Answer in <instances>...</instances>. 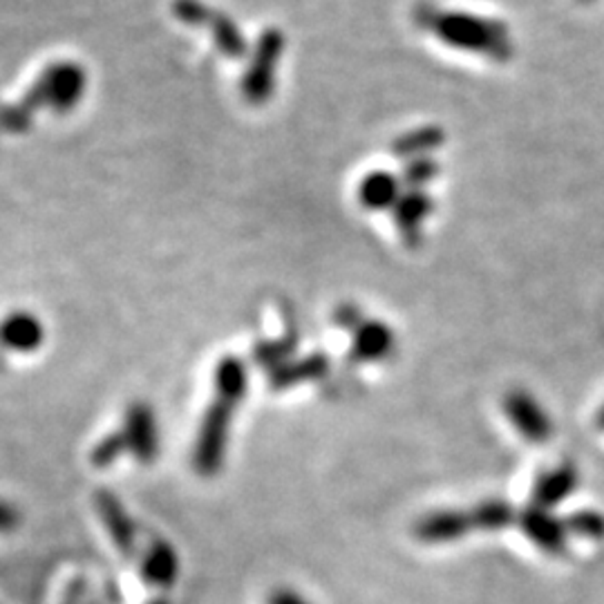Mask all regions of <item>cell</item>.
Returning <instances> with one entry per match:
<instances>
[{
	"instance_id": "6da1fadb",
	"label": "cell",
	"mask_w": 604,
	"mask_h": 604,
	"mask_svg": "<svg viewBox=\"0 0 604 604\" xmlns=\"http://www.w3.org/2000/svg\"><path fill=\"white\" fill-rule=\"evenodd\" d=\"M416 23L452 50L486 57L495 63H506L515 54L511 30L504 21L497 19L464 10H439L434 6H421L416 10Z\"/></svg>"
},
{
	"instance_id": "7a4b0ae2",
	"label": "cell",
	"mask_w": 604,
	"mask_h": 604,
	"mask_svg": "<svg viewBox=\"0 0 604 604\" xmlns=\"http://www.w3.org/2000/svg\"><path fill=\"white\" fill-rule=\"evenodd\" d=\"M238 405H240L238 399L215 392L213 403L207 407L193 447V469L200 477H215L220 473L224 464L231 419Z\"/></svg>"
},
{
	"instance_id": "3957f363",
	"label": "cell",
	"mask_w": 604,
	"mask_h": 604,
	"mask_svg": "<svg viewBox=\"0 0 604 604\" xmlns=\"http://www.w3.org/2000/svg\"><path fill=\"white\" fill-rule=\"evenodd\" d=\"M88 90V74L79 63L61 61L43 72L32 90V105H46L54 112H70L77 108Z\"/></svg>"
},
{
	"instance_id": "277c9868",
	"label": "cell",
	"mask_w": 604,
	"mask_h": 604,
	"mask_svg": "<svg viewBox=\"0 0 604 604\" xmlns=\"http://www.w3.org/2000/svg\"><path fill=\"white\" fill-rule=\"evenodd\" d=\"M284 52V37L278 30H266L255 48L251 59V68L242 81V94L249 103H264L269 101L275 83V68Z\"/></svg>"
},
{
	"instance_id": "5b68a950",
	"label": "cell",
	"mask_w": 604,
	"mask_h": 604,
	"mask_svg": "<svg viewBox=\"0 0 604 604\" xmlns=\"http://www.w3.org/2000/svg\"><path fill=\"white\" fill-rule=\"evenodd\" d=\"M121 432L125 434L128 450L132 452V457L141 464H153L160 455V430H158V419L153 407L143 401H134L125 410L123 427Z\"/></svg>"
},
{
	"instance_id": "8992f818",
	"label": "cell",
	"mask_w": 604,
	"mask_h": 604,
	"mask_svg": "<svg viewBox=\"0 0 604 604\" xmlns=\"http://www.w3.org/2000/svg\"><path fill=\"white\" fill-rule=\"evenodd\" d=\"M504 412L526 441L544 443L553 436V421L533 394L511 390L504 399Z\"/></svg>"
},
{
	"instance_id": "52a82bcc",
	"label": "cell",
	"mask_w": 604,
	"mask_h": 604,
	"mask_svg": "<svg viewBox=\"0 0 604 604\" xmlns=\"http://www.w3.org/2000/svg\"><path fill=\"white\" fill-rule=\"evenodd\" d=\"M434 211L432 198L425 189H403L399 202L392 209L394 224L407 246H419L423 238V226Z\"/></svg>"
},
{
	"instance_id": "ba28073f",
	"label": "cell",
	"mask_w": 604,
	"mask_h": 604,
	"mask_svg": "<svg viewBox=\"0 0 604 604\" xmlns=\"http://www.w3.org/2000/svg\"><path fill=\"white\" fill-rule=\"evenodd\" d=\"M517 526L524 531V535L544 553L560 555L566 551V528L564 522L551 515V511H544L540 506H526L517 515Z\"/></svg>"
},
{
	"instance_id": "9c48e42d",
	"label": "cell",
	"mask_w": 604,
	"mask_h": 604,
	"mask_svg": "<svg viewBox=\"0 0 604 604\" xmlns=\"http://www.w3.org/2000/svg\"><path fill=\"white\" fill-rule=\"evenodd\" d=\"M473 531L471 513L466 511H434L416 520L412 533L423 544H450Z\"/></svg>"
},
{
	"instance_id": "30bf717a",
	"label": "cell",
	"mask_w": 604,
	"mask_h": 604,
	"mask_svg": "<svg viewBox=\"0 0 604 604\" xmlns=\"http://www.w3.org/2000/svg\"><path fill=\"white\" fill-rule=\"evenodd\" d=\"M94 509L114 544V548L125 555V557H132L134 555V546H137V533H134V526H132V520L128 517V513L123 511L121 502L117 500L114 493L105 491V489H99L94 493Z\"/></svg>"
},
{
	"instance_id": "8fae6325",
	"label": "cell",
	"mask_w": 604,
	"mask_h": 604,
	"mask_svg": "<svg viewBox=\"0 0 604 604\" xmlns=\"http://www.w3.org/2000/svg\"><path fill=\"white\" fill-rule=\"evenodd\" d=\"M396 336L383 321L365 319L352 330V356L359 363H379L394 354Z\"/></svg>"
},
{
	"instance_id": "7c38bea8",
	"label": "cell",
	"mask_w": 604,
	"mask_h": 604,
	"mask_svg": "<svg viewBox=\"0 0 604 604\" xmlns=\"http://www.w3.org/2000/svg\"><path fill=\"white\" fill-rule=\"evenodd\" d=\"M580 475L577 469L573 464H560L555 469L544 471L542 475H537L535 484H533V506H540L544 511L555 509L557 504H562L566 497L573 495V491L577 489Z\"/></svg>"
},
{
	"instance_id": "4fadbf2b",
	"label": "cell",
	"mask_w": 604,
	"mask_h": 604,
	"mask_svg": "<svg viewBox=\"0 0 604 604\" xmlns=\"http://www.w3.org/2000/svg\"><path fill=\"white\" fill-rule=\"evenodd\" d=\"M46 341L43 323L28 312L10 314L0 323V345L19 354L37 352Z\"/></svg>"
},
{
	"instance_id": "5bb4252c",
	"label": "cell",
	"mask_w": 604,
	"mask_h": 604,
	"mask_svg": "<svg viewBox=\"0 0 604 604\" xmlns=\"http://www.w3.org/2000/svg\"><path fill=\"white\" fill-rule=\"evenodd\" d=\"M403 193V182L399 175L387 171H372L359 184V202L363 209L381 213L392 211Z\"/></svg>"
},
{
	"instance_id": "9a60e30c",
	"label": "cell",
	"mask_w": 604,
	"mask_h": 604,
	"mask_svg": "<svg viewBox=\"0 0 604 604\" xmlns=\"http://www.w3.org/2000/svg\"><path fill=\"white\" fill-rule=\"evenodd\" d=\"M328 372H330V359L323 352H316L295 363H282L280 368H275L269 376V387L275 392H284L302 383L319 381Z\"/></svg>"
},
{
	"instance_id": "2e32d148",
	"label": "cell",
	"mask_w": 604,
	"mask_h": 604,
	"mask_svg": "<svg viewBox=\"0 0 604 604\" xmlns=\"http://www.w3.org/2000/svg\"><path fill=\"white\" fill-rule=\"evenodd\" d=\"M180 560L178 551L167 540H155L141 560V575L148 584L171 588L178 582Z\"/></svg>"
},
{
	"instance_id": "e0dca14e",
	"label": "cell",
	"mask_w": 604,
	"mask_h": 604,
	"mask_svg": "<svg viewBox=\"0 0 604 604\" xmlns=\"http://www.w3.org/2000/svg\"><path fill=\"white\" fill-rule=\"evenodd\" d=\"M443 141H445V132L441 128L425 125V128H416V130L401 134L392 143V150H394L396 158L416 160V158H427L432 150L439 148Z\"/></svg>"
},
{
	"instance_id": "ac0fdd59",
	"label": "cell",
	"mask_w": 604,
	"mask_h": 604,
	"mask_svg": "<svg viewBox=\"0 0 604 604\" xmlns=\"http://www.w3.org/2000/svg\"><path fill=\"white\" fill-rule=\"evenodd\" d=\"M213 387L218 394H226L233 396L238 401L244 399L246 387H249V372L246 365L242 363V359L238 356H222L215 374H213Z\"/></svg>"
},
{
	"instance_id": "d6986e66",
	"label": "cell",
	"mask_w": 604,
	"mask_h": 604,
	"mask_svg": "<svg viewBox=\"0 0 604 604\" xmlns=\"http://www.w3.org/2000/svg\"><path fill=\"white\" fill-rule=\"evenodd\" d=\"M517 511L504 500H486L471 511L473 531H504L517 522Z\"/></svg>"
},
{
	"instance_id": "ffe728a7",
	"label": "cell",
	"mask_w": 604,
	"mask_h": 604,
	"mask_svg": "<svg viewBox=\"0 0 604 604\" xmlns=\"http://www.w3.org/2000/svg\"><path fill=\"white\" fill-rule=\"evenodd\" d=\"M207 26L213 30V39H215V46L220 48V52H224L226 57H233V59L244 57L246 41H244L242 32L238 30V26L229 17L211 12V19Z\"/></svg>"
},
{
	"instance_id": "44dd1931",
	"label": "cell",
	"mask_w": 604,
	"mask_h": 604,
	"mask_svg": "<svg viewBox=\"0 0 604 604\" xmlns=\"http://www.w3.org/2000/svg\"><path fill=\"white\" fill-rule=\"evenodd\" d=\"M128 450V441H125V434L121 430H114L105 436H101L92 450H90V466L94 469H108L112 466L119 457H123Z\"/></svg>"
},
{
	"instance_id": "7402d4cb",
	"label": "cell",
	"mask_w": 604,
	"mask_h": 604,
	"mask_svg": "<svg viewBox=\"0 0 604 604\" xmlns=\"http://www.w3.org/2000/svg\"><path fill=\"white\" fill-rule=\"evenodd\" d=\"M564 522L566 533L588 537V540H602L604 537V515L595 511H577L568 515Z\"/></svg>"
},
{
	"instance_id": "603a6c76",
	"label": "cell",
	"mask_w": 604,
	"mask_h": 604,
	"mask_svg": "<svg viewBox=\"0 0 604 604\" xmlns=\"http://www.w3.org/2000/svg\"><path fill=\"white\" fill-rule=\"evenodd\" d=\"M436 175H439V164L427 155V158L410 160L403 169L401 182L405 189H425Z\"/></svg>"
},
{
	"instance_id": "cb8c5ba5",
	"label": "cell",
	"mask_w": 604,
	"mask_h": 604,
	"mask_svg": "<svg viewBox=\"0 0 604 604\" xmlns=\"http://www.w3.org/2000/svg\"><path fill=\"white\" fill-rule=\"evenodd\" d=\"M173 12L187 26H207L211 19V12L198 0H178Z\"/></svg>"
},
{
	"instance_id": "d4e9b609",
	"label": "cell",
	"mask_w": 604,
	"mask_h": 604,
	"mask_svg": "<svg viewBox=\"0 0 604 604\" xmlns=\"http://www.w3.org/2000/svg\"><path fill=\"white\" fill-rule=\"evenodd\" d=\"M365 321V316L361 314V310L356 305H350V302H345V305H341L336 312H334V323L343 330H354L359 328L361 323Z\"/></svg>"
},
{
	"instance_id": "484cf974",
	"label": "cell",
	"mask_w": 604,
	"mask_h": 604,
	"mask_svg": "<svg viewBox=\"0 0 604 604\" xmlns=\"http://www.w3.org/2000/svg\"><path fill=\"white\" fill-rule=\"evenodd\" d=\"M266 604H312V602L302 597V595H300L298 591H293V588L280 586V588H273V591L266 595Z\"/></svg>"
},
{
	"instance_id": "4316f807",
	"label": "cell",
	"mask_w": 604,
	"mask_h": 604,
	"mask_svg": "<svg viewBox=\"0 0 604 604\" xmlns=\"http://www.w3.org/2000/svg\"><path fill=\"white\" fill-rule=\"evenodd\" d=\"M19 524H21V513L14 506L0 502V533H12L19 528Z\"/></svg>"
},
{
	"instance_id": "83f0119b",
	"label": "cell",
	"mask_w": 604,
	"mask_h": 604,
	"mask_svg": "<svg viewBox=\"0 0 604 604\" xmlns=\"http://www.w3.org/2000/svg\"><path fill=\"white\" fill-rule=\"evenodd\" d=\"M597 425L604 430V405H602L600 412H597Z\"/></svg>"
},
{
	"instance_id": "f1b7e54d",
	"label": "cell",
	"mask_w": 604,
	"mask_h": 604,
	"mask_svg": "<svg viewBox=\"0 0 604 604\" xmlns=\"http://www.w3.org/2000/svg\"><path fill=\"white\" fill-rule=\"evenodd\" d=\"M580 3H591V0H580Z\"/></svg>"
}]
</instances>
